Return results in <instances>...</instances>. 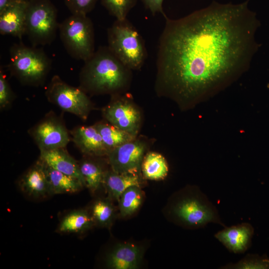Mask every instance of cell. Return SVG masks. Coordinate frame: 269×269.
I'll return each mask as SVG.
<instances>
[{
	"mask_svg": "<svg viewBox=\"0 0 269 269\" xmlns=\"http://www.w3.org/2000/svg\"><path fill=\"white\" fill-rule=\"evenodd\" d=\"M145 8L148 9L153 15L160 13L164 16L165 14L163 10L164 0H140Z\"/></svg>",
	"mask_w": 269,
	"mask_h": 269,
	"instance_id": "obj_30",
	"label": "cell"
},
{
	"mask_svg": "<svg viewBox=\"0 0 269 269\" xmlns=\"http://www.w3.org/2000/svg\"><path fill=\"white\" fill-rule=\"evenodd\" d=\"M40 151L39 159L43 163L56 170L77 178L85 185L79 163L69 155L65 148Z\"/></svg>",
	"mask_w": 269,
	"mask_h": 269,
	"instance_id": "obj_17",
	"label": "cell"
},
{
	"mask_svg": "<svg viewBox=\"0 0 269 269\" xmlns=\"http://www.w3.org/2000/svg\"><path fill=\"white\" fill-rule=\"evenodd\" d=\"M85 186L92 193L102 185L105 171L96 161L85 158L78 162Z\"/></svg>",
	"mask_w": 269,
	"mask_h": 269,
	"instance_id": "obj_23",
	"label": "cell"
},
{
	"mask_svg": "<svg viewBox=\"0 0 269 269\" xmlns=\"http://www.w3.org/2000/svg\"><path fill=\"white\" fill-rule=\"evenodd\" d=\"M95 225L91 213L84 209L73 210L63 217L57 232L62 233H83Z\"/></svg>",
	"mask_w": 269,
	"mask_h": 269,
	"instance_id": "obj_20",
	"label": "cell"
},
{
	"mask_svg": "<svg viewBox=\"0 0 269 269\" xmlns=\"http://www.w3.org/2000/svg\"><path fill=\"white\" fill-rule=\"evenodd\" d=\"M143 200L140 186H132L121 195L119 202L120 214L123 217L131 216L140 207Z\"/></svg>",
	"mask_w": 269,
	"mask_h": 269,
	"instance_id": "obj_25",
	"label": "cell"
},
{
	"mask_svg": "<svg viewBox=\"0 0 269 269\" xmlns=\"http://www.w3.org/2000/svg\"><path fill=\"white\" fill-rule=\"evenodd\" d=\"M19 0H0V13Z\"/></svg>",
	"mask_w": 269,
	"mask_h": 269,
	"instance_id": "obj_31",
	"label": "cell"
},
{
	"mask_svg": "<svg viewBox=\"0 0 269 269\" xmlns=\"http://www.w3.org/2000/svg\"><path fill=\"white\" fill-rule=\"evenodd\" d=\"M132 71L108 46H101L84 61L79 87L92 95L120 94L130 85Z\"/></svg>",
	"mask_w": 269,
	"mask_h": 269,
	"instance_id": "obj_2",
	"label": "cell"
},
{
	"mask_svg": "<svg viewBox=\"0 0 269 269\" xmlns=\"http://www.w3.org/2000/svg\"><path fill=\"white\" fill-rule=\"evenodd\" d=\"M108 47L132 70H140L147 57L144 41L135 27L127 19H116L107 30Z\"/></svg>",
	"mask_w": 269,
	"mask_h": 269,
	"instance_id": "obj_4",
	"label": "cell"
},
{
	"mask_svg": "<svg viewBox=\"0 0 269 269\" xmlns=\"http://www.w3.org/2000/svg\"><path fill=\"white\" fill-rule=\"evenodd\" d=\"M59 25L57 10L50 0H28L25 34L32 46L53 42Z\"/></svg>",
	"mask_w": 269,
	"mask_h": 269,
	"instance_id": "obj_6",
	"label": "cell"
},
{
	"mask_svg": "<svg viewBox=\"0 0 269 269\" xmlns=\"http://www.w3.org/2000/svg\"><path fill=\"white\" fill-rule=\"evenodd\" d=\"M30 134L40 151L65 148L70 140L63 123L53 116L46 117L35 126Z\"/></svg>",
	"mask_w": 269,
	"mask_h": 269,
	"instance_id": "obj_11",
	"label": "cell"
},
{
	"mask_svg": "<svg viewBox=\"0 0 269 269\" xmlns=\"http://www.w3.org/2000/svg\"><path fill=\"white\" fill-rule=\"evenodd\" d=\"M141 171L144 178L160 180L167 176L168 166L162 155L156 152H148L144 156Z\"/></svg>",
	"mask_w": 269,
	"mask_h": 269,
	"instance_id": "obj_21",
	"label": "cell"
},
{
	"mask_svg": "<svg viewBox=\"0 0 269 269\" xmlns=\"http://www.w3.org/2000/svg\"><path fill=\"white\" fill-rule=\"evenodd\" d=\"M143 251L131 243L118 244L107 258V266L113 269H135L140 264Z\"/></svg>",
	"mask_w": 269,
	"mask_h": 269,
	"instance_id": "obj_16",
	"label": "cell"
},
{
	"mask_svg": "<svg viewBox=\"0 0 269 269\" xmlns=\"http://www.w3.org/2000/svg\"><path fill=\"white\" fill-rule=\"evenodd\" d=\"M223 269H269V258L266 255L248 254L236 263H230Z\"/></svg>",
	"mask_w": 269,
	"mask_h": 269,
	"instance_id": "obj_26",
	"label": "cell"
},
{
	"mask_svg": "<svg viewBox=\"0 0 269 269\" xmlns=\"http://www.w3.org/2000/svg\"><path fill=\"white\" fill-rule=\"evenodd\" d=\"M94 125L109 151L126 142L136 138L135 136L110 123L99 122Z\"/></svg>",
	"mask_w": 269,
	"mask_h": 269,
	"instance_id": "obj_22",
	"label": "cell"
},
{
	"mask_svg": "<svg viewBox=\"0 0 269 269\" xmlns=\"http://www.w3.org/2000/svg\"><path fill=\"white\" fill-rule=\"evenodd\" d=\"M137 0H101L103 6L109 13L122 20L127 18L130 11L134 6Z\"/></svg>",
	"mask_w": 269,
	"mask_h": 269,
	"instance_id": "obj_27",
	"label": "cell"
},
{
	"mask_svg": "<svg viewBox=\"0 0 269 269\" xmlns=\"http://www.w3.org/2000/svg\"><path fill=\"white\" fill-rule=\"evenodd\" d=\"M19 185L23 193L34 198L52 195L43 163L39 159L23 175Z\"/></svg>",
	"mask_w": 269,
	"mask_h": 269,
	"instance_id": "obj_15",
	"label": "cell"
},
{
	"mask_svg": "<svg viewBox=\"0 0 269 269\" xmlns=\"http://www.w3.org/2000/svg\"><path fill=\"white\" fill-rule=\"evenodd\" d=\"M59 35L67 53L84 62L95 52V34L91 19L84 14H72L59 23Z\"/></svg>",
	"mask_w": 269,
	"mask_h": 269,
	"instance_id": "obj_5",
	"label": "cell"
},
{
	"mask_svg": "<svg viewBox=\"0 0 269 269\" xmlns=\"http://www.w3.org/2000/svg\"><path fill=\"white\" fill-rule=\"evenodd\" d=\"M249 1H214L180 18L164 15L156 62L158 95L191 106L248 70L258 49L260 26Z\"/></svg>",
	"mask_w": 269,
	"mask_h": 269,
	"instance_id": "obj_1",
	"label": "cell"
},
{
	"mask_svg": "<svg viewBox=\"0 0 269 269\" xmlns=\"http://www.w3.org/2000/svg\"><path fill=\"white\" fill-rule=\"evenodd\" d=\"M111 201L108 197L99 199L92 205L90 213L95 225L111 227L116 216L115 208Z\"/></svg>",
	"mask_w": 269,
	"mask_h": 269,
	"instance_id": "obj_24",
	"label": "cell"
},
{
	"mask_svg": "<svg viewBox=\"0 0 269 269\" xmlns=\"http://www.w3.org/2000/svg\"><path fill=\"white\" fill-rule=\"evenodd\" d=\"M119 95H112V100L102 111L103 116L110 124L136 137L141 124L140 111L130 99Z\"/></svg>",
	"mask_w": 269,
	"mask_h": 269,
	"instance_id": "obj_9",
	"label": "cell"
},
{
	"mask_svg": "<svg viewBox=\"0 0 269 269\" xmlns=\"http://www.w3.org/2000/svg\"><path fill=\"white\" fill-rule=\"evenodd\" d=\"M72 14L87 15L94 7L97 0H64Z\"/></svg>",
	"mask_w": 269,
	"mask_h": 269,
	"instance_id": "obj_28",
	"label": "cell"
},
{
	"mask_svg": "<svg viewBox=\"0 0 269 269\" xmlns=\"http://www.w3.org/2000/svg\"><path fill=\"white\" fill-rule=\"evenodd\" d=\"M141 181L139 175L120 174L111 169L105 171L102 186L111 200L118 201L122 194L132 186H140Z\"/></svg>",
	"mask_w": 269,
	"mask_h": 269,
	"instance_id": "obj_18",
	"label": "cell"
},
{
	"mask_svg": "<svg viewBox=\"0 0 269 269\" xmlns=\"http://www.w3.org/2000/svg\"><path fill=\"white\" fill-rule=\"evenodd\" d=\"M45 95L50 102L83 120L87 119L93 109L92 103L86 92L80 87L68 85L58 75L52 78Z\"/></svg>",
	"mask_w": 269,
	"mask_h": 269,
	"instance_id": "obj_8",
	"label": "cell"
},
{
	"mask_svg": "<svg viewBox=\"0 0 269 269\" xmlns=\"http://www.w3.org/2000/svg\"><path fill=\"white\" fill-rule=\"evenodd\" d=\"M28 0H19L0 13V33L22 39Z\"/></svg>",
	"mask_w": 269,
	"mask_h": 269,
	"instance_id": "obj_14",
	"label": "cell"
},
{
	"mask_svg": "<svg viewBox=\"0 0 269 269\" xmlns=\"http://www.w3.org/2000/svg\"><path fill=\"white\" fill-rule=\"evenodd\" d=\"M146 148L144 141L135 138L111 150L107 156L111 169L120 174L139 175Z\"/></svg>",
	"mask_w": 269,
	"mask_h": 269,
	"instance_id": "obj_10",
	"label": "cell"
},
{
	"mask_svg": "<svg viewBox=\"0 0 269 269\" xmlns=\"http://www.w3.org/2000/svg\"><path fill=\"white\" fill-rule=\"evenodd\" d=\"M184 195L172 207V214L177 221L194 229L203 228L211 223L226 227L218 210L206 195L195 190Z\"/></svg>",
	"mask_w": 269,
	"mask_h": 269,
	"instance_id": "obj_7",
	"label": "cell"
},
{
	"mask_svg": "<svg viewBox=\"0 0 269 269\" xmlns=\"http://www.w3.org/2000/svg\"><path fill=\"white\" fill-rule=\"evenodd\" d=\"M14 94L9 85L2 69L0 70V108L3 109L10 105Z\"/></svg>",
	"mask_w": 269,
	"mask_h": 269,
	"instance_id": "obj_29",
	"label": "cell"
},
{
	"mask_svg": "<svg viewBox=\"0 0 269 269\" xmlns=\"http://www.w3.org/2000/svg\"><path fill=\"white\" fill-rule=\"evenodd\" d=\"M48 181L52 195L74 193L81 190L85 185L79 179L56 170L42 161Z\"/></svg>",
	"mask_w": 269,
	"mask_h": 269,
	"instance_id": "obj_19",
	"label": "cell"
},
{
	"mask_svg": "<svg viewBox=\"0 0 269 269\" xmlns=\"http://www.w3.org/2000/svg\"><path fill=\"white\" fill-rule=\"evenodd\" d=\"M52 61L41 48L28 47L21 42L9 49L7 68L21 84L32 86L42 85L51 68Z\"/></svg>",
	"mask_w": 269,
	"mask_h": 269,
	"instance_id": "obj_3",
	"label": "cell"
},
{
	"mask_svg": "<svg viewBox=\"0 0 269 269\" xmlns=\"http://www.w3.org/2000/svg\"><path fill=\"white\" fill-rule=\"evenodd\" d=\"M71 135L73 142L85 155L107 156L109 150L95 125L76 127L71 132Z\"/></svg>",
	"mask_w": 269,
	"mask_h": 269,
	"instance_id": "obj_13",
	"label": "cell"
},
{
	"mask_svg": "<svg viewBox=\"0 0 269 269\" xmlns=\"http://www.w3.org/2000/svg\"><path fill=\"white\" fill-rule=\"evenodd\" d=\"M254 228L249 223L225 227L217 232L215 238L230 252L243 254L251 247Z\"/></svg>",
	"mask_w": 269,
	"mask_h": 269,
	"instance_id": "obj_12",
	"label": "cell"
}]
</instances>
